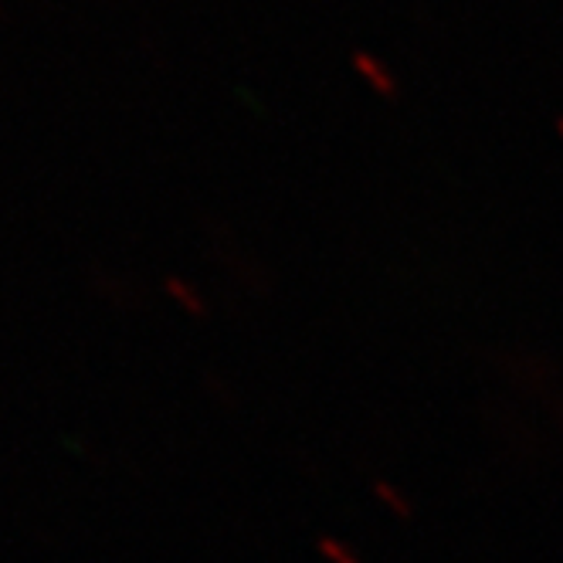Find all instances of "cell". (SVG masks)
Listing matches in <instances>:
<instances>
[{
    "instance_id": "1",
    "label": "cell",
    "mask_w": 563,
    "mask_h": 563,
    "mask_svg": "<svg viewBox=\"0 0 563 563\" xmlns=\"http://www.w3.org/2000/svg\"><path fill=\"white\" fill-rule=\"evenodd\" d=\"M353 65H356L360 75H367V78H371V86H374L380 96H394V92H397L394 75H390V68H387L380 58H374V55H367V52H356V55H353Z\"/></svg>"
},
{
    "instance_id": "2",
    "label": "cell",
    "mask_w": 563,
    "mask_h": 563,
    "mask_svg": "<svg viewBox=\"0 0 563 563\" xmlns=\"http://www.w3.org/2000/svg\"><path fill=\"white\" fill-rule=\"evenodd\" d=\"M164 289H167V296L187 312V316H208V302H205V296H200L187 278H167L164 282Z\"/></svg>"
},
{
    "instance_id": "3",
    "label": "cell",
    "mask_w": 563,
    "mask_h": 563,
    "mask_svg": "<svg viewBox=\"0 0 563 563\" xmlns=\"http://www.w3.org/2000/svg\"><path fill=\"white\" fill-rule=\"evenodd\" d=\"M374 496H377V503L390 512V516H397V519H411L415 516V503H411V496H405L400 493L394 482H374Z\"/></svg>"
},
{
    "instance_id": "4",
    "label": "cell",
    "mask_w": 563,
    "mask_h": 563,
    "mask_svg": "<svg viewBox=\"0 0 563 563\" xmlns=\"http://www.w3.org/2000/svg\"><path fill=\"white\" fill-rule=\"evenodd\" d=\"M319 556H323L327 563H364V556H360V550H353L350 543L336 540V537H323L316 543Z\"/></svg>"
},
{
    "instance_id": "5",
    "label": "cell",
    "mask_w": 563,
    "mask_h": 563,
    "mask_svg": "<svg viewBox=\"0 0 563 563\" xmlns=\"http://www.w3.org/2000/svg\"><path fill=\"white\" fill-rule=\"evenodd\" d=\"M556 130H560V136H563V115H560V123H556Z\"/></svg>"
}]
</instances>
